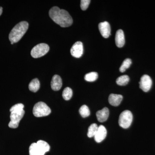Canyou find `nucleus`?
<instances>
[{"mask_svg":"<svg viewBox=\"0 0 155 155\" xmlns=\"http://www.w3.org/2000/svg\"><path fill=\"white\" fill-rule=\"evenodd\" d=\"M49 15L54 22L64 28L71 26L73 22L69 13L66 10H61L58 7H54L50 9Z\"/></svg>","mask_w":155,"mask_h":155,"instance_id":"1","label":"nucleus"},{"mask_svg":"<svg viewBox=\"0 0 155 155\" xmlns=\"http://www.w3.org/2000/svg\"><path fill=\"white\" fill-rule=\"evenodd\" d=\"M28 28V23L22 21L15 25L9 34V38L11 43H15L19 41L26 33Z\"/></svg>","mask_w":155,"mask_h":155,"instance_id":"2","label":"nucleus"},{"mask_svg":"<svg viewBox=\"0 0 155 155\" xmlns=\"http://www.w3.org/2000/svg\"><path fill=\"white\" fill-rule=\"evenodd\" d=\"M51 113V110L44 102H39L35 105L33 114L37 117H41L48 116Z\"/></svg>","mask_w":155,"mask_h":155,"instance_id":"3","label":"nucleus"},{"mask_svg":"<svg viewBox=\"0 0 155 155\" xmlns=\"http://www.w3.org/2000/svg\"><path fill=\"white\" fill-rule=\"evenodd\" d=\"M133 120V115L130 111L125 110L122 112L119 117V126L122 128H128L131 125Z\"/></svg>","mask_w":155,"mask_h":155,"instance_id":"4","label":"nucleus"},{"mask_svg":"<svg viewBox=\"0 0 155 155\" xmlns=\"http://www.w3.org/2000/svg\"><path fill=\"white\" fill-rule=\"evenodd\" d=\"M49 49V47L46 44H39L32 48L31 55L34 58H41L47 54Z\"/></svg>","mask_w":155,"mask_h":155,"instance_id":"5","label":"nucleus"},{"mask_svg":"<svg viewBox=\"0 0 155 155\" xmlns=\"http://www.w3.org/2000/svg\"><path fill=\"white\" fill-rule=\"evenodd\" d=\"M25 111L24 110L19 111L11 112L10 118L11 121L9 122L8 126L10 128H16L19 126V122L24 116Z\"/></svg>","mask_w":155,"mask_h":155,"instance_id":"6","label":"nucleus"},{"mask_svg":"<svg viewBox=\"0 0 155 155\" xmlns=\"http://www.w3.org/2000/svg\"><path fill=\"white\" fill-rule=\"evenodd\" d=\"M140 87L143 91L148 92L150 89L152 85V81L148 75H144L142 76L139 82Z\"/></svg>","mask_w":155,"mask_h":155,"instance_id":"7","label":"nucleus"},{"mask_svg":"<svg viewBox=\"0 0 155 155\" xmlns=\"http://www.w3.org/2000/svg\"><path fill=\"white\" fill-rule=\"evenodd\" d=\"M71 55L76 58H80L83 54V45L81 42L77 41L72 46L70 50Z\"/></svg>","mask_w":155,"mask_h":155,"instance_id":"8","label":"nucleus"},{"mask_svg":"<svg viewBox=\"0 0 155 155\" xmlns=\"http://www.w3.org/2000/svg\"><path fill=\"white\" fill-rule=\"evenodd\" d=\"M98 27L100 32L103 37L107 38L110 35V25L109 22L107 21L101 22L99 24Z\"/></svg>","mask_w":155,"mask_h":155,"instance_id":"9","label":"nucleus"},{"mask_svg":"<svg viewBox=\"0 0 155 155\" xmlns=\"http://www.w3.org/2000/svg\"><path fill=\"white\" fill-rule=\"evenodd\" d=\"M107 135V130L106 127L104 125H100L94 137L95 140L97 143L101 142L106 138Z\"/></svg>","mask_w":155,"mask_h":155,"instance_id":"10","label":"nucleus"},{"mask_svg":"<svg viewBox=\"0 0 155 155\" xmlns=\"http://www.w3.org/2000/svg\"><path fill=\"white\" fill-rule=\"evenodd\" d=\"M29 153L30 155H44L46 153L37 143H34L31 145Z\"/></svg>","mask_w":155,"mask_h":155,"instance_id":"11","label":"nucleus"},{"mask_svg":"<svg viewBox=\"0 0 155 155\" xmlns=\"http://www.w3.org/2000/svg\"><path fill=\"white\" fill-rule=\"evenodd\" d=\"M62 86V80L59 75H55L52 78L51 81V87L53 90L58 91L61 89Z\"/></svg>","mask_w":155,"mask_h":155,"instance_id":"12","label":"nucleus"},{"mask_svg":"<svg viewBox=\"0 0 155 155\" xmlns=\"http://www.w3.org/2000/svg\"><path fill=\"white\" fill-rule=\"evenodd\" d=\"M115 41L118 48H122L125 44V35L122 29H119L116 31Z\"/></svg>","mask_w":155,"mask_h":155,"instance_id":"13","label":"nucleus"},{"mask_svg":"<svg viewBox=\"0 0 155 155\" xmlns=\"http://www.w3.org/2000/svg\"><path fill=\"white\" fill-rule=\"evenodd\" d=\"M109 116V110L107 107H104L96 113L98 121L101 122H105L107 120Z\"/></svg>","mask_w":155,"mask_h":155,"instance_id":"14","label":"nucleus"},{"mask_svg":"<svg viewBox=\"0 0 155 155\" xmlns=\"http://www.w3.org/2000/svg\"><path fill=\"white\" fill-rule=\"evenodd\" d=\"M122 99H123V96L122 95L112 94L109 96L108 101L111 105L117 107L120 105Z\"/></svg>","mask_w":155,"mask_h":155,"instance_id":"15","label":"nucleus"},{"mask_svg":"<svg viewBox=\"0 0 155 155\" xmlns=\"http://www.w3.org/2000/svg\"><path fill=\"white\" fill-rule=\"evenodd\" d=\"M40 83L38 78H35L29 83L28 88L30 91L33 92H36L39 89Z\"/></svg>","mask_w":155,"mask_h":155,"instance_id":"16","label":"nucleus"},{"mask_svg":"<svg viewBox=\"0 0 155 155\" xmlns=\"http://www.w3.org/2000/svg\"><path fill=\"white\" fill-rule=\"evenodd\" d=\"M130 78L127 75H123L120 76L116 79V83L120 86H124L127 84L129 82Z\"/></svg>","mask_w":155,"mask_h":155,"instance_id":"17","label":"nucleus"},{"mask_svg":"<svg viewBox=\"0 0 155 155\" xmlns=\"http://www.w3.org/2000/svg\"><path fill=\"white\" fill-rule=\"evenodd\" d=\"M98 126L95 123L91 124L88 127V132L87 135L89 137H94L97 131Z\"/></svg>","mask_w":155,"mask_h":155,"instance_id":"18","label":"nucleus"},{"mask_svg":"<svg viewBox=\"0 0 155 155\" xmlns=\"http://www.w3.org/2000/svg\"><path fill=\"white\" fill-rule=\"evenodd\" d=\"M98 75L96 72H91L85 75L84 79L86 81L93 82L95 81L97 79Z\"/></svg>","mask_w":155,"mask_h":155,"instance_id":"19","label":"nucleus"},{"mask_svg":"<svg viewBox=\"0 0 155 155\" xmlns=\"http://www.w3.org/2000/svg\"><path fill=\"white\" fill-rule=\"evenodd\" d=\"M73 92L72 89L70 87H67L64 89L62 94V96L64 100L69 101L72 98Z\"/></svg>","mask_w":155,"mask_h":155,"instance_id":"20","label":"nucleus"},{"mask_svg":"<svg viewBox=\"0 0 155 155\" xmlns=\"http://www.w3.org/2000/svg\"><path fill=\"white\" fill-rule=\"evenodd\" d=\"M81 116L83 118L88 117L90 115V111L87 106L84 105L81 107L79 110Z\"/></svg>","mask_w":155,"mask_h":155,"instance_id":"21","label":"nucleus"},{"mask_svg":"<svg viewBox=\"0 0 155 155\" xmlns=\"http://www.w3.org/2000/svg\"><path fill=\"white\" fill-rule=\"evenodd\" d=\"M131 63H132L131 60L130 59H129V58H127V59L124 60L123 63H122V65H121V67H120V69H119L120 72H125V70L128 69V68H129V67H130Z\"/></svg>","mask_w":155,"mask_h":155,"instance_id":"22","label":"nucleus"},{"mask_svg":"<svg viewBox=\"0 0 155 155\" xmlns=\"http://www.w3.org/2000/svg\"><path fill=\"white\" fill-rule=\"evenodd\" d=\"M43 150L45 151V152L46 153L50 150V147L49 145L46 142L43 141V140H40L37 142Z\"/></svg>","mask_w":155,"mask_h":155,"instance_id":"23","label":"nucleus"},{"mask_svg":"<svg viewBox=\"0 0 155 155\" xmlns=\"http://www.w3.org/2000/svg\"><path fill=\"white\" fill-rule=\"evenodd\" d=\"M90 0H81V1L80 7L82 11H85L88 8L90 4Z\"/></svg>","mask_w":155,"mask_h":155,"instance_id":"24","label":"nucleus"},{"mask_svg":"<svg viewBox=\"0 0 155 155\" xmlns=\"http://www.w3.org/2000/svg\"><path fill=\"white\" fill-rule=\"evenodd\" d=\"M24 108V106L22 104H18L13 106L10 109V112L12 111H22Z\"/></svg>","mask_w":155,"mask_h":155,"instance_id":"25","label":"nucleus"},{"mask_svg":"<svg viewBox=\"0 0 155 155\" xmlns=\"http://www.w3.org/2000/svg\"><path fill=\"white\" fill-rule=\"evenodd\" d=\"M3 8L2 7H0V16L2 14Z\"/></svg>","mask_w":155,"mask_h":155,"instance_id":"26","label":"nucleus"}]
</instances>
